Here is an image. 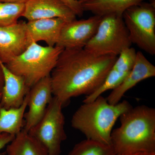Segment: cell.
Returning <instances> with one entry per match:
<instances>
[{"label":"cell","instance_id":"obj_1","mask_svg":"<svg viewBox=\"0 0 155 155\" xmlns=\"http://www.w3.org/2000/svg\"><path fill=\"white\" fill-rule=\"evenodd\" d=\"M117 57L94 55L84 48L63 50L50 75L53 96L64 107L72 98L93 93L104 83Z\"/></svg>","mask_w":155,"mask_h":155},{"label":"cell","instance_id":"obj_2","mask_svg":"<svg viewBox=\"0 0 155 155\" xmlns=\"http://www.w3.org/2000/svg\"><path fill=\"white\" fill-rule=\"evenodd\" d=\"M121 125L112 130L111 146L117 155L155 153V109L132 107L119 117Z\"/></svg>","mask_w":155,"mask_h":155},{"label":"cell","instance_id":"obj_3","mask_svg":"<svg viewBox=\"0 0 155 155\" xmlns=\"http://www.w3.org/2000/svg\"><path fill=\"white\" fill-rule=\"evenodd\" d=\"M132 107L127 101L111 104L107 98L101 95L92 101L83 103L73 114L71 125L87 139L111 145V133L115 123Z\"/></svg>","mask_w":155,"mask_h":155},{"label":"cell","instance_id":"obj_4","mask_svg":"<svg viewBox=\"0 0 155 155\" xmlns=\"http://www.w3.org/2000/svg\"><path fill=\"white\" fill-rule=\"evenodd\" d=\"M63 50L56 46H42L33 42L21 54L5 65L11 72L22 77L31 88L50 76Z\"/></svg>","mask_w":155,"mask_h":155},{"label":"cell","instance_id":"obj_5","mask_svg":"<svg viewBox=\"0 0 155 155\" xmlns=\"http://www.w3.org/2000/svg\"><path fill=\"white\" fill-rule=\"evenodd\" d=\"M132 44L122 15L114 14L101 17L96 33L84 48L96 56H118Z\"/></svg>","mask_w":155,"mask_h":155},{"label":"cell","instance_id":"obj_6","mask_svg":"<svg viewBox=\"0 0 155 155\" xmlns=\"http://www.w3.org/2000/svg\"><path fill=\"white\" fill-rule=\"evenodd\" d=\"M122 17L132 44L149 54L154 55L155 0L131 6L125 11Z\"/></svg>","mask_w":155,"mask_h":155},{"label":"cell","instance_id":"obj_7","mask_svg":"<svg viewBox=\"0 0 155 155\" xmlns=\"http://www.w3.org/2000/svg\"><path fill=\"white\" fill-rule=\"evenodd\" d=\"M63 107L62 103L53 96L43 117L28 132L45 148L48 155H60L61 144L67 138Z\"/></svg>","mask_w":155,"mask_h":155},{"label":"cell","instance_id":"obj_8","mask_svg":"<svg viewBox=\"0 0 155 155\" xmlns=\"http://www.w3.org/2000/svg\"><path fill=\"white\" fill-rule=\"evenodd\" d=\"M101 16L66 22L61 29L56 46L65 49L84 48L96 33Z\"/></svg>","mask_w":155,"mask_h":155},{"label":"cell","instance_id":"obj_9","mask_svg":"<svg viewBox=\"0 0 155 155\" xmlns=\"http://www.w3.org/2000/svg\"><path fill=\"white\" fill-rule=\"evenodd\" d=\"M28 112L25 113V121L23 130H29L41 120L53 97L51 77L40 80L31 87L28 93Z\"/></svg>","mask_w":155,"mask_h":155},{"label":"cell","instance_id":"obj_10","mask_svg":"<svg viewBox=\"0 0 155 155\" xmlns=\"http://www.w3.org/2000/svg\"><path fill=\"white\" fill-rule=\"evenodd\" d=\"M137 52L131 47L123 50L117 57L101 86L93 93L86 96L83 103L92 101L105 92L119 86L133 68Z\"/></svg>","mask_w":155,"mask_h":155},{"label":"cell","instance_id":"obj_11","mask_svg":"<svg viewBox=\"0 0 155 155\" xmlns=\"http://www.w3.org/2000/svg\"><path fill=\"white\" fill-rule=\"evenodd\" d=\"M28 45L25 22L0 26V60L4 64L21 54Z\"/></svg>","mask_w":155,"mask_h":155},{"label":"cell","instance_id":"obj_12","mask_svg":"<svg viewBox=\"0 0 155 155\" xmlns=\"http://www.w3.org/2000/svg\"><path fill=\"white\" fill-rule=\"evenodd\" d=\"M22 17L28 21L60 18L69 22L76 19V15L61 0H28Z\"/></svg>","mask_w":155,"mask_h":155},{"label":"cell","instance_id":"obj_13","mask_svg":"<svg viewBox=\"0 0 155 155\" xmlns=\"http://www.w3.org/2000/svg\"><path fill=\"white\" fill-rule=\"evenodd\" d=\"M155 76V66L141 52H137L133 68L122 83L112 90L107 98L108 103L113 105L118 104L126 92L140 81Z\"/></svg>","mask_w":155,"mask_h":155},{"label":"cell","instance_id":"obj_14","mask_svg":"<svg viewBox=\"0 0 155 155\" xmlns=\"http://www.w3.org/2000/svg\"><path fill=\"white\" fill-rule=\"evenodd\" d=\"M4 75V85L2 92L0 108L5 109L20 107L30 90L21 76L11 71L0 60Z\"/></svg>","mask_w":155,"mask_h":155},{"label":"cell","instance_id":"obj_15","mask_svg":"<svg viewBox=\"0 0 155 155\" xmlns=\"http://www.w3.org/2000/svg\"><path fill=\"white\" fill-rule=\"evenodd\" d=\"M65 21L60 18L43 19L25 22L28 44L44 41L48 46L54 47L58 43Z\"/></svg>","mask_w":155,"mask_h":155},{"label":"cell","instance_id":"obj_16","mask_svg":"<svg viewBox=\"0 0 155 155\" xmlns=\"http://www.w3.org/2000/svg\"><path fill=\"white\" fill-rule=\"evenodd\" d=\"M144 0H79L84 11L91 12L94 15L102 16L110 14L123 15L131 6Z\"/></svg>","mask_w":155,"mask_h":155},{"label":"cell","instance_id":"obj_17","mask_svg":"<svg viewBox=\"0 0 155 155\" xmlns=\"http://www.w3.org/2000/svg\"><path fill=\"white\" fill-rule=\"evenodd\" d=\"M6 152L8 155H48L45 148L23 129L7 146Z\"/></svg>","mask_w":155,"mask_h":155},{"label":"cell","instance_id":"obj_18","mask_svg":"<svg viewBox=\"0 0 155 155\" xmlns=\"http://www.w3.org/2000/svg\"><path fill=\"white\" fill-rule=\"evenodd\" d=\"M28 100L27 94L22 104L19 107L9 109L0 108V134L16 136L22 130L25 124L23 119Z\"/></svg>","mask_w":155,"mask_h":155},{"label":"cell","instance_id":"obj_19","mask_svg":"<svg viewBox=\"0 0 155 155\" xmlns=\"http://www.w3.org/2000/svg\"><path fill=\"white\" fill-rule=\"evenodd\" d=\"M68 155H116L111 145L86 139L75 144Z\"/></svg>","mask_w":155,"mask_h":155},{"label":"cell","instance_id":"obj_20","mask_svg":"<svg viewBox=\"0 0 155 155\" xmlns=\"http://www.w3.org/2000/svg\"><path fill=\"white\" fill-rule=\"evenodd\" d=\"M25 3L0 2V26H8L17 23L22 17Z\"/></svg>","mask_w":155,"mask_h":155},{"label":"cell","instance_id":"obj_21","mask_svg":"<svg viewBox=\"0 0 155 155\" xmlns=\"http://www.w3.org/2000/svg\"><path fill=\"white\" fill-rule=\"evenodd\" d=\"M75 13L76 16L81 17L84 11L79 0H61Z\"/></svg>","mask_w":155,"mask_h":155},{"label":"cell","instance_id":"obj_22","mask_svg":"<svg viewBox=\"0 0 155 155\" xmlns=\"http://www.w3.org/2000/svg\"><path fill=\"white\" fill-rule=\"evenodd\" d=\"M15 137L8 134H0V151L11 142Z\"/></svg>","mask_w":155,"mask_h":155},{"label":"cell","instance_id":"obj_23","mask_svg":"<svg viewBox=\"0 0 155 155\" xmlns=\"http://www.w3.org/2000/svg\"><path fill=\"white\" fill-rule=\"evenodd\" d=\"M4 85V75L2 68L0 63V93H2Z\"/></svg>","mask_w":155,"mask_h":155},{"label":"cell","instance_id":"obj_24","mask_svg":"<svg viewBox=\"0 0 155 155\" xmlns=\"http://www.w3.org/2000/svg\"><path fill=\"white\" fill-rule=\"evenodd\" d=\"M28 0H0L1 2L24 3Z\"/></svg>","mask_w":155,"mask_h":155},{"label":"cell","instance_id":"obj_25","mask_svg":"<svg viewBox=\"0 0 155 155\" xmlns=\"http://www.w3.org/2000/svg\"><path fill=\"white\" fill-rule=\"evenodd\" d=\"M117 155H155V153H140L132 154Z\"/></svg>","mask_w":155,"mask_h":155},{"label":"cell","instance_id":"obj_26","mask_svg":"<svg viewBox=\"0 0 155 155\" xmlns=\"http://www.w3.org/2000/svg\"><path fill=\"white\" fill-rule=\"evenodd\" d=\"M1 97H2V93H0V101H1Z\"/></svg>","mask_w":155,"mask_h":155}]
</instances>
